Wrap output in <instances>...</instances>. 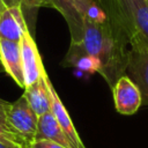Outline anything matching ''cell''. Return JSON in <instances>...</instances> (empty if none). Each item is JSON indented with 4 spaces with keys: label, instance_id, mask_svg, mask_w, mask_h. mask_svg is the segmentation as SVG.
<instances>
[{
    "label": "cell",
    "instance_id": "1",
    "mask_svg": "<svg viewBox=\"0 0 148 148\" xmlns=\"http://www.w3.org/2000/svg\"><path fill=\"white\" fill-rule=\"evenodd\" d=\"M106 13L109 18L104 23L83 17V34L79 45L99 61V74L112 88L114 82L126 73L130 44L114 17Z\"/></svg>",
    "mask_w": 148,
    "mask_h": 148
},
{
    "label": "cell",
    "instance_id": "2",
    "mask_svg": "<svg viewBox=\"0 0 148 148\" xmlns=\"http://www.w3.org/2000/svg\"><path fill=\"white\" fill-rule=\"evenodd\" d=\"M109 12L123 29L131 46L148 47V1L110 0Z\"/></svg>",
    "mask_w": 148,
    "mask_h": 148
},
{
    "label": "cell",
    "instance_id": "3",
    "mask_svg": "<svg viewBox=\"0 0 148 148\" xmlns=\"http://www.w3.org/2000/svg\"><path fill=\"white\" fill-rule=\"evenodd\" d=\"M7 118L12 130L29 148L35 141L38 117L32 111L23 95L15 102H8Z\"/></svg>",
    "mask_w": 148,
    "mask_h": 148
},
{
    "label": "cell",
    "instance_id": "4",
    "mask_svg": "<svg viewBox=\"0 0 148 148\" xmlns=\"http://www.w3.org/2000/svg\"><path fill=\"white\" fill-rule=\"evenodd\" d=\"M20 50H21V61L22 69L24 76V86L28 87L35 83L42 75L46 72L37 49L34 36L29 30H27L21 40H20Z\"/></svg>",
    "mask_w": 148,
    "mask_h": 148
},
{
    "label": "cell",
    "instance_id": "5",
    "mask_svg": "<svg viewBox=\"0 0 148 148\" xmlns=\"http://www.w3.org/2000/svg\"><path fill=\"white\" fill-rule=\"evenodd\" d=\"M90 0H52L56 8L66 20L71 31V43L80 44L83 34V17Z\"/></svg>",
    "mask_w": 148,
    "mask_h": 148
},
{
    "label": "cell",
    "instance_id": "6",
    "mask_svg": "<svg viewBox=\"0 0 148 148\" xmlns=\"http://www.w3.org/2000/svg\"><path fill=\"white\" fill-rule=\"evenodd\" d=\"M112 94L116 110L120 114H134L142 105V96L136 84L127 76H120L113 84Z\"/></svg>",
    "mask_w": 148,
    "mask_h": 148
},
{
    "label": "cell",
    "instance_id": "7",
    "mask_svg": "<svg viewBox=\"0 0 148 148\" xmlns=\"http://www.w3.org/2000/svg\"><path fill=\"white\" fill-rule=\"evenodd\" d=\"M127 76L136 84L142 96V104L148 105V47L131 46L126 66Z\"/></svg>",
    "mask_w": 148,
    "mask_h": 148
},
{
    "label": "cell",
    "instance_id": "8",
    "mask_svg": "<svg viewBox=\"0 0 148 148\" xmlns=\"http://www.w3.org/2000/svg\"><path fill=\"white\" fill-rule=\"evenodd\" d=\"M27 30L29 29L21 6L7 7L0 0V38L20 43Z\"/></svg>",
    "mask_w": 148,
    "mask_h": 148
},
{
    "label": "cell",
    "instance_id": "9",
    "mask_svg": "<svg viewBox=\"0 0 148 148\" xmlns=\"http://www.w3.org/2000/svg\"><path fill=\"white\" fill-rule=\"evenodd\" d=\"M0 61L3 71L14 80V82L22 89L24 86V76L21 61L20 43L0 38Z\"/></svg>",
    "mask_w": 148,
    "mask_h": 148
},
{
    "label": "cell",
    "instance_id": "10",
    "mask_svg": "<svg viewBox=\"0 0 148 148\" xmlns=\"http://www.w3.org/2000/svg\"><path fill=\"white\" fill-rule=\"evenodd\" d=\"M49 75L45 72L35 83L24 88L23 96L37 117L51 111V95L49 90Z\"/></svg>",
    "mask_w": 148,
    "mask_h": 148
},
{
    "label": "cell",
    "instance_id": "11",
    "mask_svg": "<svg viewBox=\"0 0 148 148\" xmlns=\"http://www.w3.org/2000/svg\"><path fill=\"white\" fill-rule=\"evenodd\" d=\"M49 90H50V95H51V112L53 113L54 118L59 123L60 127L62 128L65 134L68 136V139L71 140L74 148H86L75 126L73 125V121H72L66 108L64 106L61 99L59 98V96L50 80H49Z\"/></svg>",
    "mask_w": 148,
    "mask_h": 148
},
{
    "label": "cell",
    "instance_id": "12",
    "mask_svg": "<svg viewBox=\"0 0 148 148\" xmlns=\"http://www.w3.org/2000/svg\"><path fill=\"white\" fill-rule=\"evenodd\" d=\"M35 140H50L64 147L74 148L71 140L65 134V132L62 131V128L60 127L59 123L57 121V119L54 118L51 111L38 117Z\"/></svg>",
    "mask_w": 148,
    "mask_h": 148
},
{
    "label": "cell",
    "instance_id": "13",
    "mask_svg": "<svg viewBox=\"0 0 148 148\" xmlns=\"http://www.w3.org/2000/svg\"><path fill=\"white\" fill-rule=\"evenodd\" d=\"M64 66H74L87 73H99L101 64L95 58L86 53L79 44L71 43L69 50L65 57Z\"/></svg>",
    "mask_w": 148,
    "mask_h": 148
},
{
    "label": "cell",
    "instance_id": "14",
    "mask_svg": "<svg viewBox=\"0 0 148 148\" xmlns=\"http://www.w3.org/2000/svg\"><path fill=\"white\" fill-rule=\"evenodd\" d=\"M40 7H52V0H21V9L24 15L27 25L34 36L37 12Z\"/></svg>",
    "mask_w": 148,
    "mask_h": 148
},
{
    "label": "cell",
    "instance_id": "15",
    "mask_svg": "<svg viewBox=\"0 0 148 148\" xmlns=\"http://www.w3.org/2000/svg\"><path fill=\"white\" fill-rule=\"evenodd\" d=\"M7 104L8 102L0 98V140H6L10 142H15L22 145L28 148V146L16 135V133L12 130L8 118H7Z\"/></svg>",
    "mask_w": 148,
    "mask_h": 148
},
{
    "label": "cell",
    "instance_id": "16",
    "mask_svg": "<svg viewBox=\"0 0 148 148\" xmlns=\"http://www.w3.org/2000/svg\"><path fill=\"white\" fill-rule=\"evenodd\" d=\"M84 17H87L94 22H97V23H104L109 18L108 13L102 7L99 0H90L89 5L87 7V10H86Z\"/></svg>",
    "mask_w": 148,
    "mask_h": 148
},
{
    "label": "cell",
    "instance_id": "17",
    "mask_svg": "<svg viewBox=\"0 0 148 148\" xmlns=\"http://www.w3.org/2000/svg\"><path fill=\"white\" fill-rule=\"evenodd\" d=\"M29 148H67L50 140H35Z\"/></svg>",
    "mask_w": 148,
    "mask_h": 148
},
{
    "label": "cell",
    "instance_id": "18",
    "mask_svg": "<svg viewBox=\"0 0 148 148\" xmlns=\"http://www.w3.org/2000/svg\"><path fill=\"white\" fill-rule=\"evenodd\" d=\"M0 148H27V147H24L22 145H18V143H15V142L0 140Z\"/></svg>",
    "mask_w": 148,
    "mask_h": 148
},
{
    "label": "cell",
    "instance_id": "19",
    "mask_svg": "<svg viewBox=\"0 0 148 148\" xmlns=\"http://www.w3.org/2000/svg\"><path fill=\"white\" fill-rule=\"evenodd\" d=\"M7 7H16L21 6V0H1Z\"/></svg>",
    "mask_w": 148,
    "mask_h": 148
},
{
    "label": "cell",
    "instance_id": "20",
    "mask_svg": "<svg viewBox=\"0 0 148 148\" xmlns=\"http://www.w3.org/2000/svg\"><path fill=\"white\" fill-rule=\"evenodd\" d=\"M1 72H5V71H3V67H2V65H1V61H0V73H1Z\"/></svg>",
    "mask_w": 148,
    "mask_h": 148
},
{
    "label": "cell",
    "instance_id": "21",
    "mask_svg": "<svg viewBox=\"0 0 148 148\" xmlns=\"http://www.w3.org/2000/svg\"><path fill=\"white\" fill-rule=\"evenodd\" d=\"M147 1H148V0H147Z\"/></svg>",
    "mask_w": 148,
    "mask_h": 148
}]
</instances>
